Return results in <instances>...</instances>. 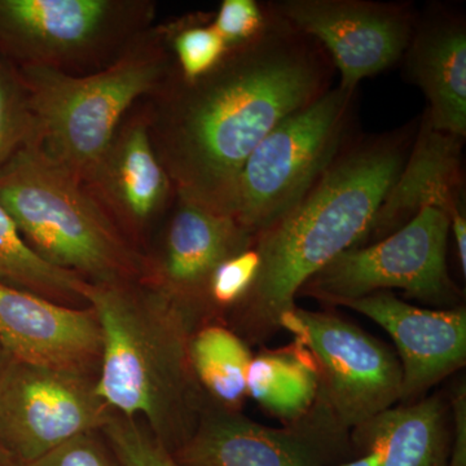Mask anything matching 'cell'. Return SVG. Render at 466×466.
<instances>
[{"instance_id":"6da1fadb","label":"cell","mask_w":466,"mask_h":466,"mask_svg":"<svg viewBox=\"0 0 466 466\" xmlns=\"http://www.w3.org/2000/svg\"><path fill=\"white\" fill-rule=\"evenodd\" d=\"M253 41L228 48L207 75L167 84L150 127L156 155L177 198L231 216L245 162L288 116L332 88L327 52L267 5Z\"/></svg>"},{"instance_id":"7a4b0ae2","label":"cell","mask_w":466,"mask_h":466,"mask_svg":"<svg viewBox=\"0 0 466 466\" xmlns=\"http://www.w3.org/2000/svg\"><path fill=\"white\" fill-rule=\"evenodd\" d=\"M415 125L350 139L314 188L289 213L254 240L258 275L236 306L238 332L263 342L281 329V319L312 276L366 238L386 195L406 164Z\"/></svg>"},{"instance_id":"3957f363","label":"cell","mask_w":466,"mask_h":466,"mask_svg":"<svg viewBox=\"0 0 466 466\" xmlns=\"http://www.w3.org/2000/svg\"><path fill=\"white\" fill-rule=\"evenodd\" d=\"M84 297L103 333L97 395L115 412L142 420L174 455L208 403L189 357L200 308L144 278L86 281Z\"/></svg>"},{"instance_id":"277c9868","label":"cell","mask_w":466,"mask_h":466,"mask_svg":"<svg viewBox=\"0 0 466 466\" xmlns=\"http://www.w3.org/2000/svg\"><path fill=\"white\" fill-rule=\"evenodd\" d=\"M0 207L51 265L90 283L143 279L142 257L86 184L32 143L0 167Z\"/></svg>"},{"instance_id":"5b68a950","label":"cell","mask_w":466,"mask_h":466,"mask_svg":"<svg viewBox=\"0 0 466 466\" xmlns=\"http://www.w3.org/2000/svg\"><path fill=\"white\" fill-rule=\"evenodd\" d=\"M167 76L161 48L127 52L116 63L85 76L54 66L25 64L18 76L36 148L82 183L90 177L137 97Z\"/></svg>"},{"instance_id":"8992f818","label":"cell","mask_w":466,"mask_h":466,"mask_svg":"<svg viewBox=\"0 0 466 466\" xmlns=\"http://www.w3.org/2000/svg\"><path fill=\"white\" fill-rule=\"evenodd\" d=\"M357 92L330 88L276 126L247 159L231 217L254 240L306 198L350 142Z\"/></svg>"},{"instance_id":"52a82bcc","label":"cell","mask_w":466,"mask_h":466,"mask_svg":"<svg viewBox=\"0 0 466 466\" xmlns=\"http://www.w3.org/2000/svg\"><path fill=\"white\" fill-rule=\"evenodd\" d=\"M449 238L447 214L424 208L381 240L343 251L299 294L341 306L377 291L401 289L410 299L449 308L460 294L447 267Z\"/></svg>"},{"instance_id":"ba28073f","label":"cell","mask_w":466,"mask_h":466,"mask_svg":"<svg viewBox=\"0 0 466 466\" xmlns=\"http://www.w3.org/2000/svg\"><path fill=\"white\" fill-rule=\"evenodd\" d=\"M314 358L319 391L314 410L351 438V431L400 400L401 368L388 346L345 319L293 309L281 319Z\"/></svg>"},{"instance_id":"9c48e42d","label":"cell","mask_w":466,"mask_h":466,"mask_svg":"<svg viewBox=\"0 0 466 466\" xmlns=\"http://www.w3.org/2000/svg\"><path fill=\"white\" fill-rule=\"evenodd\" d=\"M96 381L12 359L0 379V443L26 465L72 438L100 431L115 410L97 395Z\"/></svg>"},{"instance_id":"30bf717a","label":"cell","mask_w":466,"mask_h":466,"mask_svg":"<svg viewBox=\"0 0 466 466\" xmlns=\"http://www.w3.org/2000/svg\"><path fill=\"white\" fill-rule=\"evenodd\" d=\"M267 7L315 39L339 70V87L351 91L403 58L417 20L410 3L280 0Z\"/></svg>"},{"instance_id":"8fae6325","label":"cell","mask_w":466,"mask_h":466,"mask_svg":"<svg viewBox=\"0 0 466 466\" xmlns=\"http://www.w3.org/2000/svg\"><path fill=\"white\" fill-rule=\"evenodd\" d=\"M352 452L311 412L297 424L269 428L208 403L174 458L182 466H339Z\"/></svg>"},{"instance_id":"7c38bea8","label":"cell","mask_w":466,"mask_h":466,"mask_svg":"<svg viewBox=\"0 0 466 466\" xmlns=\"http://www.w3.org/2000/svg\"><path fill=\"white\" fill-rule=\"evenodd\" d=\"M0 345L21 363L99 376L103 333L90 306L70 308L0 283Z\"/></svg>"},{"instance_id":"4fadbf2b","label":"cell","mask_w":466,"mask_h":466,"mask_svg":"<svg viewBox=\"0 0 466 466\" xmlns=\"http://www.w3.org/2000/svg\"><path fill=\"white\" fill-rule=\"evenodd\" d=\"M341 306L390 334L400 357V400L425 394L466 363L465 308H416L391 291H377Z\"/></svg>"},{"instance_id":"5bb4252c","label":"cell","mask_w":466,"mask_h":466,"mask_svg":"<svg viewBox=\"0 0 466 466\" xmlns=\"http://www.w3.org/2000/svg\"><path fill=\"white\" fill-rule=\"evenodd\" d=\"M408 81L424 92V118L431 128L466 137V23L450 5H433L417 16L404 52Z\"/></svg>"},{"instance_id":"9a60e30c","label":"cell","mask_w":466,"mask_h":466,"mask_svg":"<svg viewBox=\"0 0 466 466\" xmlns=\"http://www.w3.org/2000/svg\"><path fill=\"white\" fill-rule=\"evenodd\" d=\"M253 245L235 218L177 198L161 259L146 280L200 308L214 269Z\"/></svg>"},{"instance_id":"2e32d148","label":"cell","mask_w":466,"mask_h":466,"mask_svg":"<svg viewBox=\"0 0 466 466\" xmlns=\"http://www.w3.org/2000/svg\"><path fill=\"white\" fill-rule=\"evenodd\" d=\"M464 140L434 130L422 116L406 164L360 245H367L368 240L372 244L398 231L424 208H440L449 218L464 211Z\"/></svg>"},{"instance_id":"e0dca14e","label":"cell","mask_w":466,"mask_h":466,"mask_svg":"<svg viewBox=\"0 0 466 466\" xmlns=\"http://www.w3.org/2000/svg\"><path fill=\"white\" fill-rule=\"evenodd\" d=\"M86 183L101 207L112 211L110 218L125 226L137 228L159 213L173 184L156 155L148 121L137 119L116 131Z\"/></svg>"},{"instance_id":"ac0fdd59","label":"cell","mask_w":466,"mask_h":466,"mask_svg":"<svg viewBox=\"0 0 466 466\" xmlns=\"http://www.w3.org/2000/svg\"><path fill=\"white\" fill-rule=\"evenodd\" d=\"M113 7L106 0H0V42L26 64L51 66L95 41Z\"/></svg>"},{"instance_id":"d6986e66","label":"cell","mask_w":466,"mask_h":466,"mask_svg":"<svg viewBox=\"0 0 466 466\" xmlns=\"http://www.w3.org/2000/svg\"><path fill=\"white\" fill-rule=\"evenodd\" d=\"M438 397L383 410L351 431L359 456L376 451L379 466H449L451 429Z\"/></svg>"},{"instance_id":"ffe728a7","label":"cell","mask_w":466,"mask_h":466,"mask_svg":"<svg viewBox=\"0 0 466 466\" xmlns=\"http://www.w3.org/2000/svg\"><path fill=\"white\" fill-rule=\"evenodd\" d=\"M248 395L284 426L302 421L317 401L319 373L314 358L302 343L263 350L251 358Z\"/></svg>"},{"instance_id":"44dd1931","label":"cell","mask_w":466,"mask_h":466,"mask_svg":"<svg viewBox=\"0 0 466 466\" xmlns=\"http://www.w3.org/2000/svg\"><path fill=\"white\" fill-rule=\"evenodd\" d=\"M189 357L208 400L223 410L240 412L253 358L244 339L222 325H208L193 333Z\"/></svg>"},{"instance_id":"7402d4cb","label":"cell","mask_w":466,"mask_h":466,"mask_svg":"<svg viewBox=\"0 0 466 466\" xmlns=\"http://www.w3.org/2000/svg\"><path fill=\"white\" fill-rule=\"evenodd\" d=\"M0 283L30 291L60 305L86 308L85 279L58 268L26 244L7 211L0 207Z\"/></svg>"},{"instance_id":"603a6c76","label":"cell","mask_w":466,"mask_h":466,"mask_svg":"<svg viewBox=\"0 0 466 466\" xmlns=\"http://www.w3.org/2000/svg\"><path fill=\"white\" fill-rule=\"evenodd\" d=\"M100 433L118 466H182L140 419L113 412Z\"/></svg>"},{"instance_id":"cb8c5ba5","label":"cell","mask_w":466,"mask_h":466,"mask_svg":"<svg viewBox=\"0 0 466 466\" xmlns=\"http://www.w3.org/2000/svg\"><path fill=\"white\" fill-rule=\"evenodd\" d=\"M173 29L171 45L177 55L179 75L187 81L200 78L213 70L228 51L211 24L186 23Z\"/></svg>"},{"instance_id":"d4e9b609","label":"cell","mask_w":466,"mask_h":466,"mask_svg":"<svg viewBox=\"0 0 466 466\" xmlns=\"http://www.w3.org/2000/svg\"><path fill=\"white\" fill-rule=\"evenodd\" d=\"M259 266V256L254 247L226 259L210 276L208 299L219 308L238 306L253 287Z\"/></svg>"},{"instance_id":"484cf974","label":"cell","mask_w":466,"mask_h":466,"mask_svg":"<svg viewBox=\"0 0 466 466\" xmlns=\"http://www.w3.org/2000/svg\"><path fill=\"white\" fill-rule=\"evenodd\" d=\"M29 139L30 116L23 88L0 66V167Z\"/></svg>"},{"instance_id":"4316f807","label":"cell","mask_w":466,"mask_h":466,"mask_svg":"<svg viewBox=\"0 0 466 466\" xmlns=\"http://www.w3.org/2000/svg\"><path fill=\"white\" fill-rule=\"evenodd\" d=\"M267 24V9L256 0H225L211 25L219 33L227 47L253 41Z\"/></svg>"},{"instance_id":"83f0119b","label":"cell","mask_w":466,"mask_h":466,"mask_svg":"<svg viewBox=\"0 0 466 466\" xmlns=\"http://www.w3.org/2000/svg\"><path fill=\"white\" fill-rule=\"evenodd\" d=\"M21 466H118L101 443L96 433L81 434L46 453L45 456Z\"/></svg>"},{"instance_id":"f1b7e54d","label":"cell","mask_w":466,"mask_h":466,"mask_svg":"<svg viewBox=\"0 0 466 466\" xmlns=\"http://www.w3.org/2000/svg\"><path fill=\"white\" fill-rule=\"evenodd\" d=\"M452 408V431L449 466H466V386L460 381L451 397Z\"/></svg>"},{"instance_id":"f546056e","label":"cell","mask_w":466,"mask_h":466,"mask_svg":"<svg viewBox=\"0 0 466 466\" xmlns=\"http://www.w3.org/2000/svg\"><path fill=\"white\" fill-rule=\"evenodd\" d=\"M450 219V233L453 235L456 250H458L460 267L462 276L466 275V217L465 211L452 214Z\"/></svg>"},{"instance_id":"4dcf8cb0","label":"cell","mask_w":466,"mask_h":466,"mask_svg":"<svg viewBox=\"0 0 466 466\" xmlns=\"http://www.w3.org/2000/svg\"><path fill=\"white\" fill-rule=\"evenodd\" d=\"M379 464L380 453L372 451V452L367 453V455L359 456V458L339 466H379Z\"/></svg>"},{"instance_id":"1f68e13d","label":"cell","mask_w":466,"mask_h":466,"mask_svg":"<svg viewBox=\"0 0 466 466\" xmlns=\"http://www.w3.org/2000/svg\"><path fill=\"white\" fill-rule=\"evenodd\" d=\"M0 466H21L0 443Z\"/></svg>"}]
</instances>
